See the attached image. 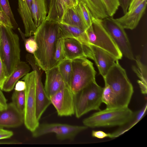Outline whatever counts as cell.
Wrapping results in <instances>:
<instances>
[{
	"label": "cell",
	"mask_w": 147,
	"mask_h": 147,
	"mask_svg": "<svg viewBox=\"0 0 147 147\" xmlns=\"http://www.w3.org/2000/svg\"><path fill=\"white\" fill-rule=\"evenodd\" d=\"M26 88V84L24 81H18L16 84L14 86L15 90L21 91L25 90Z\"/></svg>",
	"instance_id": "f35d334b"
},
{
	"label": "cell",
	"mask_w": 147,
	"mask_h": 147,
	"mask_svg": "<svg viewBox=\"0 0 147 147\" xmlns=\"http://www.w3.org/2000/svg\"><path fill=\"white\" fill-rule=\"evenodd\" d=\"M2 90L0 89V104L6 108L7 105V100Z\"/></svg>",
	"instance_id": "b9f144b4"
},
{
	"label": "cell",
	"mask_w": 147,
	"mask_h": 147,
	"mask_svg": "<svg viewBox=\"0 0 147 147\" xmlns=\"http://www.w3.org/2000/svg\"><path fill=\"white\" fill-rule=\"evenodd\" d=\"M11 99L12 102L18 110L24 114L25 103V90H15L12 94Z\"/></svg>",
	"instance_id": "f546056e"
},
{
	"label": "cell",
	"mask_w": 147,
	"mask_h": 147,
	"mask_svg": "<svg viewBox=\"0 0 147 147\" xmlns=\"http://www.w3.org/2000/svg\"><path fill=\"white\" fill-rule=\"evenodd\" d=\"M64 43L66 59L72 60L80 57L86 58L84 45L78 40L73 38H64Z\"/></svg>",
	"instance_id": "ffe728a7"
},
{
	"label": "cell",
	"mask_w": 147,
	"mask_h": 147,
	"mask_svg": "<svg viewBox=\"0 0 147 147\" xmlns=\"http://www.w3.org/2000/svg\"><path fill=\"white\" fill-rule=\"evenodd\" d=\"M89 47L92 51V59L94 61L99 74L103 78L110 68L119 60L108 52L99 47L91 44Z\"/></svg>",
	"instance_id": "7c38bea8"
},
{
	"label": "cell",
	"mask_w": 147,
	"mask_h": 147,
	"mask_svg": "<svg viewBox=\"0 0 147 147\" xmlns=\"http://www.w3.org/2000/svg\"><path fill=\"white\" fill-rule=\"evenodd\" d=\"M0 4L3 11L10 18L13 29H15L18 27V24L14 18L8 0H0Z\"/></svg>",
	"instance_id": "1f68e13d"
},
{
	"label": "cell",
	"mask_w": 147,
	"mask_h": 147,
	"mask_svg": "<svg viewBox=\"0 0 147 147\" xmlns=\"http://www.w3.org/2000/svg\"><path fill=\"white\" fill-rule=\"evenodd\" d=\"M6 78L4 65L0 57V89L1 90Z\"/></svg>",
	"instance_id": "e575fe53"
},
{
	"label": "cell",
	"mask_w": 147,
	"mask_h": 147,
	"mask_svg": "<svg viewBox=\"0 0 147 147\" xmlns=\"http://www.w3.org/2000/svg\"><path fill=\"white\" fill-rule=\"evenodd\" d=\"M64 83L70 87L71 76V60L65 59L57 66Z\"/></svg>",
	"instance_id": "83f0119b"
},
{
	"label": "cell",
	"mask_w": 147,
	"mask_h": 147,
	"mask_svg": "<svg viewBox=\"0 0 147 147\" xmlns=\"http://www.w3.org/2000/svg\"><path fill=\"white\" fill-rule=\"evenodd\" d=\"M92 136L99 139H103L106 138H110L111 134L107 133L103 131L93 130L92 132Z\"/></svg>",
	"instance_id": "d590c367"
},
{
	"label": "cell",
	"mask_w": 147,
	"mask_h": 147,
	"mask_svg": "<svg viewBox=\"0 0 147 147\" xmlns=\"http://www.w3.org/2000/svg\"><path fill=\"white\" fill-rule=\"evenodd\" d=\"M133 112L128 107L106 108L84 119L82 122L88 127L120 126L130 118Z\"/></svg>",
	"instance_id": "277c9868"
},
{
	"label": "cell",
	"mask_w": 147,
	"mask_h": 147,
	"mask_svg": "<svg viewBox=\"0 0 147 147\" xmlns=\"http://www.w3.org/2000/svg\"><path fill=\"white\" fill-rule=\"evenodd\" d=\"M119 1L120 6H121L124 14L127 11L131 0H119Z\"/></svg>",
	"instance_id": "74e56055"
},
{
	"label": "cell",
	"mask_w": 147,
	"mask_h": 147,
	"mask_svg": "<svg viewBox=\"0 0 147 147\" xmlns=\"http://www.w3.org/2000/svg\"><path fill=\"white\" fill-rule=\"evenodd\" d=\"M45 72L46 79L44 88L49 98L59 89L64 82L58 66L53 67Z\"/></svg>",
	"instance_id": "e0dca14e"
},
{
	"label": "cell",
	"mask_w": 147,
	"mask_h": 147,
	"mask_svg": "<svg viewBox=\"0 0 147 147\" xmlns=\"http://www.w3.org/2000/svg\"><path fill=\"white\" fill-rule=\"evenodd\" d=\"M13 132L11 131L5 129L0 127V140L10 138L13 135Z\"/></svg>",
	"instance_id": "8d00e7d4"
},
{
	"label": "cell",
	"mask_w": 147,
	"mask_h": 147,
	"mask_svg": "<svg viewBox=\"0 0 147 147\" xmlns=\"http://www.w3.org/2000/svg\"><path fill=\"white\" fill-rule=\"evenodd\" d=\"M31 11L32 19L37 28L45 20L48 12L47 0H32Z\"/></svg>",
	"instance_id": "7402d4cb"
},
{
	"label": "cell",
	"mask_w": 147,
	"mask_h": 147,
	"mask_svg": "<svg viewBox=\"0 0 147 147\" xmlns=\"http://www.w3.org/2000/svg\"><path fill=\"white\" fill-rule=\"evenodd\" d=\"M103 78L105 85L110 88L118 107H128L134 92L133 87L125 70L120 65L118 61Z\"/></svg>",
	"instance_id": "7a4b0ae2"
},
{
	"label": "cell",
	"mask_w": 147,
	"mask_h": 147,
	"mask_svg": "<svg viewBox=\"0 0 147 147\" xmlns=\"http://www.w3.org/2000/svg\"><path fill=\"white\" fill-rule=\"evenodd\" d=\"M109 17H113L118 9L120 4L119 0H102Z\"/></svg>",
	"instance_id": "d6a6232c"
},
{
	"label": "cell",
	"mask_w": 147,
	"mask_h": 147,
	"mask_svg": "<svg viewBox=\"0 0 147 147\" xmlns=\"http://www.w3.org/2000/svg\"><path fill=\"white\" fill-rule=\"evenodd\" d=\"M18 11L24 26L25 36L30 37L34 35L36 29L31 13L32 0H18Z\"/></svg>",
	"instance_id": "2e32d148"
},
{
	"label": "cell",
	"mask_w": 147,
	"mask_h": 147,
	"mask_svg": "<svg viewBox=\"0 0 147 147\" xmlns=\"http://www.w3.org/2000/svg\"><path fill=\"white\" fill-rule=\"evenodd\" d=\"M65 59L64 38L58 35L54 55L55 66H57Z\"/></svg>",
	"instance_id": "4dcf8cb0"
},
{
	"label": "cell",
	"mask_w": 147,
	"mask_h": 147,
	"mask_svg": "<svg viewBox=\"0 0 147 147\" xmlns=\"http://www.w3.org/2000/svg\"><path fill=\"white\" fill-rule=\"evenodd\" d=\"M103 90L95 81L76 95L75 115L76 118L92 111L100 110Z\"/></svg>",
	"instance_id": "5b68a950"
},
{
	"label": "cell",
	"mask_w": 147,
	"mask_h": 147,
	"mask_svg": "<svg viewBox=\"0 0 147 147\" xmlns=\"http://www.w3.org/2000/svg\"><path fill=\"white\" fill-rule=\"evenodd\" d=\"M22 80L26 83L25 90V103L24 114V124L26 128L32 132L40 123L36 114L35 72L33 71L24 76Z\"/></svg>",
	"instance_id": "52a82bcc"
},
{
	"label": "cell",
	"mask_w": 147,
	"mask_h": 147,
	"mask_svg": "<svg viewBox=\"0 0 147 147\" xmlns=\"http://www.w3.org/2000/svg\"><path fill=\"white\" fill-rule=\"evenodd\" d=\"M76 8L80 19L86 29L92 25L94 17L87 6L80 1H79Z\"/></svg>",
	"instance_id": "4316f807"
},
{
	"label": "cell",
	"mask_w": 147,
	"mask_h": 147,
	"mask_svg": "<svg viewBox=\"0 0 147 147\" xmlns=\"http://www.w3.org/2000/svg\"><path fill=\"white\" fill-rule=\"evenodd\" d=\"M135 60L136 65H133L132 68L140 79L137 81V82L142 93L146 95L147 93V65L142 63L139 56L136 57Z\"/></svg>",
	"instance_id": "cb8c5ba5"
},
{
	"label": "cell",
	"mask_w": 147,
	"mask_h": 147,
	"mask_svg": "<svg viewBox=\"0 0 147 147\" xmlns=\"http://www.w3.org/2000/svg\"><path fill=\"white\" fill-rule=\"evenodd\" d=\"M147 109V104L146 102L140 109L133 112L131 117L126 123L119 126L117 129L110 133V138H117L128 131L142 119L145 115Z\"/></svg>",
	"instance_id": "603a6c76"
},
{
	"label": "cell",
	"mask_w": 147,
	"mask_h": 147,
	"mask_svg": "<svg viewBox=\"0 0 147 147\" xmlns=\"http://www.w3.org/2000/svg\"><path fill=\"white\" fill-rule=\"evenodd\" d=\"M144 0H131L129 4L128 11H131L140 4Z\"/></svg>",
	"instance_id": "ab89813d"
},
{
	"label": "cell",
	"mask_w": 147,
	"mask_h": 147,
	"mask_svg": "<svg viewBox=\"0 0 147 147\" xmlns=\"http://www.w3.org/2000/svg\"><path fill=\"white\" fill-rule=\"evenodd\" d=\"M24 114L20 113L12 102L6 108L0 110V127L14 128L24 123Z\"/></svg>",
	"instance_id": "5bb4252c"
},
{
	"label": "cell",
	"mask_w": 147,
	"mask_h": 147,
	"mask_svg": "<svg viewBox=\"0 0 147 147\" xmlns=\"http://www.w3.org/2000/svg\"><path fill=\"white\" fill-rule=\"evenodd\" d=\"M68 9L65 0H49L48 15L45 20L60 23Z\"/></svg>",
	"instance_id": "44dd1931"
},
{
	"label": "cell",
	"mask_w": 147,
	"mask_h": 147,
	"mask_svg": "<svg viewBox=\"0 0 147 147\" xmlns=\"http://www.w3.org/2000/svg\"><path fill=\"white\" fill-rule=\"evenodd\" d=\"M47 2L48 8V9L49 6V0H47Z\"/></svg>",
	"instance_id": "ee69618b"
},
{
	"label": "cell",
	"mask_w": 147,
	"mask_h": 147,
	"mask_svg": "<svg viewBox=\"0 0 147 147\" xmlns=\"http://www.w3.org/2000/svg\"><path fill=\"white\" fill-rule=\"evenodd\" d=\"M20 49L18 35L12 29L0 24V57L7 77L20 61Z\"/></svg>",
	"instance_id": "3957f363"
},
{
	"label": "cell",
	"mask_w": 147,
	"mask_h": 147,
	"mask_svg": "<svg viewBox=\"0 0 147 147\" xmlns=\"http://www.w3.org/2000/svg\"><path fill=\"white\" fill-rule=\"evenodd\" d=\"M5 108H5L4 107L0 104V110H2Z\"/></svg>",
	"instance_id": "7bdbcfd3"
},
{
	"label": "cell",
	"mask_w": 147,
	"mask_h": 147,
	"mask_svg": "<svg viewBox=\"0 0 147 147\" xmlns=\"http://www.w3.org/2000/svg\"><path fill=\"white\" fill-rule=\"evenodd\" d=\"M67 5L69 9L73 7H75L78 5V0H65Z\"/></svg>",
	"instance_id": "60d3db41"
},
{
	"label": "cell",
	"mask_w": 147,
	"mask_h": 147,
	"mask_svg": "<svg viewBox=\"0 0 147 147\" xmlns=\"http://www.w3.org/2000/svg\"><path fill=\"white\" fill-rule=\"evenodd\" d=\"M85 31L90 44L105 50L118 60L122 59V54L102 26L101 19L94 18L92 25Z\"/></svg>",
	"instance_id": "ba28073f"
},
{
	"label": "cell",
	"mask_w": 147,
	"mask_h": 147,
	"mask_svg": "<svg viewBox=\"0 0 147 147\" xmlns=\"http://www.w3.org/2000/svg\"><path fill=\"white\" fill-rule=\"evenodd\" d=\"M24 41L26 51L29 53L33 54L38 48L37 44L34 36H31L29 38L25 39Z\"/></svg>",
	"instance_id": "836d02e7"
},
{
	"label": "cell",
	"mask_w": 147,
	"mask_h": 147,
	"mask_svg": "<svg viewBox=\"0 0 147 147\" xmlns=\"http://www.w3.org/2000/svg\"><path fill=\"white\" fill-rule=\"evenodd\" d=\"M101 22L123 55L130 60H135L130 43L122 26L113 17L101 19Z\"/></svg>",
	"instance_id": "30bf717a"
},
{
	"label": "cell",
	"mask_w": 147,
	"mask_h": 147,
	"mask_svg": "<svg viewBox=\"0 0 147 147\" xmlns=\"http://www.w3.org/2000/svg\"><path fill=\"white\" fill-rule=\"evenodd\" d=\"M70 87L77 94L92 82L95 81L96 72L93 63L84 57L71 60Z\"/></svg>",
	"instance_id": "8992f818"
},
{
	"label": "cell",
	"mask_w": 147,
	"mask_h": 147,
	"mask_svg": "<svg viewBox=\"0 0 147 147\" xmlns=\"http://www.w3.org/2000/svg\"><path fill=\"white\" fill-rule=\"evenodd\" d=\"M59 33V23L45 20L34 34L38 48L34 53L36 65L45 71L55 66L54 55Z\"/></svg>",
	"instance_id": "6da1fadb"
},
{
	"label": "cell",
	"mask_w": 147,
	"mask_h": 147,
	"mask_svg": "<svg viewBox=\"0 0 147 147\" xmlns=\"http://www.w3.org/2000/svg\"><path fill=\"white\" fill-rule=\"evenodd\" d=\"M88 127L84 125H73L59 123L39 124L32 132L34 138H37L44 135L54 133L59 140H72L79 133Z\"/></svg>",
	"instance_id": "9c48e42d"
},
{
	"label": "cell",
	"mask_w": 147,
	"mask_h": 147,
	"mask_svg": "<svg viewBox=\"0 0 147 147\" xmlns=\"http://www.w3.org/2000/svg\"><path fill=\"white\" fill-rule=\"evenodd\" d=\"M76 95L70 87L64 82L59 89L49 98L51 104L58 116H70L75 115Z\"/></svg>",
	"instance_id": "8fae6325"
},
{
	"label": "cell",
	"mask_w": 147,
	"mask_h": 147,
	"mask_svg": "<svg viewBox=\"0 0 147 147\" xmlns=\"http://www.w3.org/2000/svg\"><path fill=\"white\" fill-rule=\"evenodd\" d=\"M59 35L63 38H74L83 44L90 46V44L86 31L79 28L59 23Z\"/></svg>",
	"instance_id": "ac0fdd59"
},
{
	"label": "cell",
	"mask_w": 147,
	"mask_h": 147,
	"mask_svg": "<svg viewBox=\"0 0 147 147\" xmlns=\"http://www.w3.org/2000/svg\"><path fill=\"white\" fill-rule=\"evenodd\" d=\"M39 67L34 70L36 77V114L39 121L49 106L51 101L44 89L41 80L42 72Z\"/></svg>",
	"instance_id": "4fadbf2b"
},
{
	"label": "cell",
	"mask_w": 147,
	"mask_h": 147,
	"mask_svg": "<svg viewBox=\"0 0 147 147\" xmlns=\"http://www.w3.org/2000/svg\"><path fill=\"white\" fill-rule=\"evenodd\" d=\"M102 102L109 109L118 108L115 97L110 87L107 85L103 88L102 96Z\"/></svg>",
	"instance_id": "f1b7e54d"
},
{
	"label": "cell",
	"mask_w": 147,
	"mask_h": 147,
	"mask_svg": "<svg viewBox=\"0 0 147 147\" xmlns=\"http://www.w3.org/2000/svg\"><path fill=\"white\" fill-rule=\"evenodd\" d=\"M60 23L76 27L84 30H86L77 12L76 7L71 8L67 11Z\"/></svg>",
	"instance_id": "484cf974"
},
{
	"label": "cell",
	"mask_w": 147,
	"mask_h": 147,
	"mask_svg": "<svg viewBox=\"0 0 147 147\" xmlns=\"http://www.w3.org/2000/svg\"><path fill=\"white\" fill-rule=\"evenodd\" d=\"M30 69L29 66L26 62L20 61L11 74L7 77L2 90L5 92L12 90L16 83L20 78L29 73Z\"/></svg>",
	"instance_id": "d6986e66"
},
{
	"label": "cell",
	"mask_w": 147,
	"mask_h": 147,
	"mask_svg": "<svg viewBox=\"0 0 147 147\" xmlns=\"http://www.w3.org/2000/svg\"><path fill=\"white\" fill-rule=\"evenodd\" d=\"M147 0L144 1L132 10L123 16L115 19L124 29L132 30L138 26L146 8Z\"/></svg>",
	"instance_id": "9a60e30c"
},
{
	"label": "cell",
	"mask_w": 147,
	"mask_h": 147,
	"mask_svg": "<svg viewBox=\"0 0 147 147\" xmlns=\"http://www.w3.org/2000/svg\"><path fill=\"white\" fill-rule=\"evenodd\" d=\"M0 11H3V9H2V8L1 7V5L0 4Z\"/></svg>",
	"instance_id": "f6af8a7d"
},
{
	"label": "cell",
	"mask_w": 147,
	"mask_h": 147,
	"mask_svg": "<svg viewBox=\"0 0 147 147\" xmlns=\"http://www.w3.org/2000/svg\"><path fill=\"white\" fill-rule=\"evenodd\" d=\"M84 3L88 7L94 17L102 19L109 17L102 0H78Z\"/></svg>",
	"instance_id": "d4e9b609"
}]
</instances>
